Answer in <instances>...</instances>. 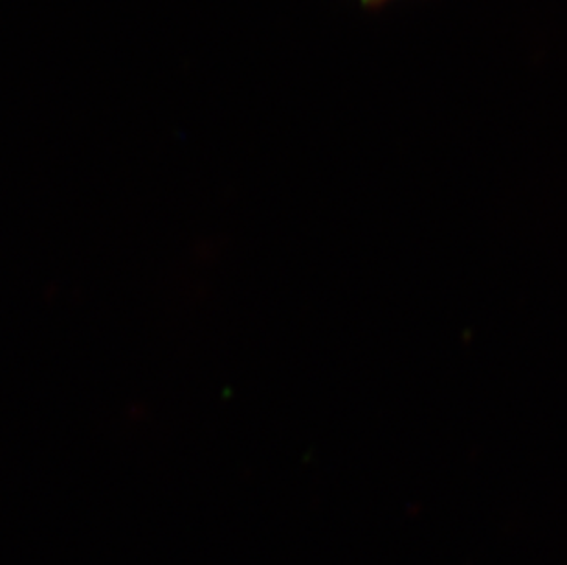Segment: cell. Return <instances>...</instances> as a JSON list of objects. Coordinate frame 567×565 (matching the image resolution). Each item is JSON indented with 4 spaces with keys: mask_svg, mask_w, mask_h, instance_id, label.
<instances>
[{
    "mask_svg": "<svg viewBox=\"0 0 567 565\" xmlns=\"http://www.w3.org/2000/svg\"><path fill=\"white\" fill-rule=\"evenodd\" d=\"M393 0H359V4L365 10H379V8H384V6L391 4Z\"/></svg>",
    "mask_w": 567,
    "mask_h": 565,
    "instance_id": "cell-1",
    "label": "cell"
}]
</instances>
